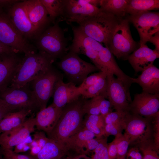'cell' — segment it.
Here are the masks:
<instances>
[{
	"instance_id": "37",
	"label": "cell",
	"mask_w": 159,
	"mask_h": 159,
	"mask_svg": "<svg viewBox=\"0 0 159 159\" xmlns=\"http://www.w3.org/2000/svg\"><path fill=\"white\" fill-rule=\"evenodd\" d=\"M104 137L100 138L96 137L95 138L88 140L85 143L83 148V154L87 155L90 153H93Z\"/></svg>"
},
{
	"instance_id": "1",
	"label": "cell",
	"mask_w": 159,
	"mask_h": 159,
	"mask_svg": "<svg viewBox=\"0 0 159 159\" xmlns=\"http://www.w3.org/2000/svg\"><path fill=\"white\" fill-rule=\"evenodd\" d=\"M85 99L81 95L62 108L56 124L47 135L49 138L65 144L67 140L82 127L85 115L82 109Z\"/></svg>"
},
{
	"instance_id": "40",
	"label": "cell",
	"mask_w": 159,
	"mask_h": 159,
	"mask_svg": "<svg viewBox=\"0 0 159 159\" xmlns=\"http://www.w3.org/2000/svg\"><path fill=\"white\" fill-rule=\"evenodd\" d=\"M36 132L34 134L33 139L37 143L38 146L42 148L47 141L49 138L44 132L39 130Z\"/></svg>"
},
{
	"instance_id": "50",
	"label": "cell",
	"mask_w": 159,
	"mask_h": 159,
	"mask_svg": "<svg viewBox=\"0 0 159 159\" xmlns=\"http://www.w3.org/2000/svg\"><path fill=\"white\" fill-rule=\"evenodd\" d=\"M3 155V158L2 159H10L9 158L7 157L6 156L4 155Z\"/></svg>"
},
{
	"instance_id": "33",
	"label": "cell",
	"mask_w": 159,
	"mask_h": 159,
	"mask_svg": "<svg viewBox=\"0 0 159 159\" xmlns=\"http://www.w3.org/2000/svg\"><path fill=\"white\" fill-rule=\"evenodd\" d=\"M107 138L104 137L94 151L90 159H109L107 152Z\"/></svg>"
},
{
	"instance_id": "43",
	"label": "cell",
	"mask_w": 159,
	"mask_h": 159,
	"mask_svg": "<svg viewBox=\"0 0 159 159\" xmlns=\"http://www.w3.org/2000/svg\"><path fill=\"white\" fill-rule=\"evenodd\" d=\"M20 1L18 0H0V9L4 7L9 8Z\"/></svg>"
},
{
	"instance_id": "13",
	"label": "cell",
	"mask_w": 159,
	"mask_h": 159,
	"mask_svg": "<svg viewBox=\"0 0 159 159\" xmlns=\"http://www.w3.org/2000/svg\"><path fill=\"white\" fill-rule=\"evenodd\" d=\"M100 11L99 8L89 4L87 0H63L60 21H66L69 24L72 22L78 24Z\"/></svg>"
},
{
	"instance_id": "23",
	"label": "cell",
	"mask_w": 159,
	"mask_h": 159,
	"mask_svg": "<svg viewBox=\"0 0 159 159\" xmlns=\"http://www.w3.org/2000/svg\"><path fill=\"white\" fill-rule=\"evenodd\" d=\"M69 151L65 144L49 138L38 153L30 156L34 159H62Z\"/></svg>"
},
{
	"instance_id": "11",
	"label": "cell",
	"mask_w": 159,
	"mask_h": 159,
	"mask_svg": "<svg viewBox=\"0 0 159 159\" xmlns=\"http://www.w3.org/2000/svg\"><path fill=\"white\" fill-rule=\"evenodd\" d=\"M107 99L115 111L129 112L132 102L130 86L112 74L107 76Z\"/></svg>"
},
{
	"instance_id": "48",
	"label": "cell",
	"mask_w": 159,
	"mask_h": 159,
	"mask_svg": "<svg viewBox=\"0 0 159 159\" xmlns=\"http://www.w3.org/2000/svg\"><path fill=\"white\" fill-rule=\"evenodd\" d=\"M3 156V150L2 148L0 146V159H2Z\"/></svg>"
},
{
	"instance_id": "5",
	"label": "cell",
	"mask_w": 159,
	"mask_h": 159,
	"mask_svg": "<svg viewBox=\"0 0 159 159\" xmlns=\"http://www.w3.org/2000/svg\"><path fill=\"white\" fill-rule=\"evenodd\" d=\"M69 81L76 86L80 85L90 73L99 69L94 64L80 58L78 55L68 52L57 63Z\"/></svg>"
},
{
	"instance_id": "34",
	"label": "cell",
	"mask_w": 159,
	"mask_h": 159,
	"mask_svg": "<svg viewBox=\"0 0 159 159\" xmlns=\"http://www.w3.org/2000/svg\"><path fill=\"white\" fill-rule=\"evenodd\" d=\"M106 75L107 74L105 73L99 71L98 72L95 73L87 76L82 83L78 86L80 93L82 91L94 84L99 79Z\"/></svg>"
},
{
	"instance_id": "8",
	"label": "cell",
	"mask_w": 159,
	"mask_h": 159,
	"mask_svg": "<svg viewBox=\"0 0 159 159\" xmlns=\"http://www.w3.org/2000/svg\"><path fill=\"white\" fill-rule=\"evenodd\" d=\"M0 42L12 48L15 53L25 54L36 52L16 29L7 13L0 9Z\"/></svg>"
},
{
	"instance_id": "22",
	"label": "cell",
	"mask_w": 159,
	"mask_h": 159,
	"mask_svg": "<svg viewBox=\"0 0 159 159\" xmlns=\"http://www.w3.org/2000/svg\"><path fill=\"white\" fill-rule=\"evenodd\" d=\"M159 57V52L151 49L145 44L131 54L127 60L135 72L138 73Z\"/></svg>"
},
{
	"instance_id": "38",
	"label": "cell",
	"mask_w": 159,
	"mask_h": 159,
	"mask_svg": "<svg viewBox=\"0 0 159 159\" xmlns=\"http://www.w3.org/2000/svg\"><path fill=\"white\" fill-rule=\"evenodd\" d=\"M100 115L103 117L114 109L110 101L102 96L100 97Z\"/></svg>"
},
{
	"instance_id": "4",
	"label": "cell",
	"mask_w": 159,
	"mask_h": 159,
	"mask_svg": "<svg viewBox=\"0 0 159 159\" xmlns=\"http://www.w3.org/2000/svg\"><path fill=\"white\" fill-rule=\"evenodd\" d=\"M56 21L49 26L37 38V47L55 60L60 59L68 52V40L65 31Z\"/></svg>"
},
{
	"instance_id": "19",
	"label": "cell",
	"mask_w": 159,
	"mask_h": 159,
	"mask_svg": "<svg viewBox=\"0 0 159 159\" xmlns=\"http://www.w3.org/2000/svg\"><path fill=\"white\" fill-rule=\"evenodd\" d=\"M14 52L0 54V93L9 87L22 58Z\"/></svg>"
},
{
	"instance_id": "24",
	"label": "cell",
	"mask_w": 159,
	"mask_h": 159,
	"mask_svg": "<svg viewBox=\"0 0 159 159\" xmlns=\"http://www.w3.org/2000/svg\"><path fill=\"white\" fill-rule=\"evenodd\" d=\"M32 112L30 110L22 109L8 113L0 121V135L20 127Z\"/></svg>"
},
{
	"instance_id": "26",
	"label": "cell",
	"mask_w": 159,
	"mask_h": 159,
	"mask_svg": "<svg viewBox=\"0 0 159 159\" xmlns=\"http://www.w3.org/2000/svg\"><path fill=\"white\" fill-rule=\"evenodd\" d=\"M129 0H100L99 8L101 11L112 14L119 18L125 15Z\"/></svg>"
},
{
	"instance_id": "25",
	"label": "cell",
	"mask_w": 159,
	"mask_h": 159,
	"mask_svg": "<svg viewBox=\"0 0 159 159\" xmlns=\"http://www.w3.org/2000/svg\"><path fill=\"white\" fill-rule=\"evenodd\" d=\"M96 137L95 135L82 127L67 141L65 144L69 151L83 154V148L88 140Z\"/></svg>"
},
{
	"instance_id": "14",
	"label": "cell",
	"mask_w": 159,
	"mask_h": 159,
	"mask_svg": "<svg viewBox=\"0 0 159 159\" xmlns=\"http://www.w3.org/2000/svg\"><path fill=\"white\" fill-rule=\"evenodd\" d=\"M129 112L144 117L155 116L159 114V94L143 92L136 94L130 105Z\"/></svg>"
},
{
	"instance_id": "12",
	"label": "cell",
	"mask_w": 159,
	"mask_h": 159,
	"mask_svg": "<svg viewBox=\"0 0 159 159\" xmlns=\"http://www.w3.org/2000/svg\"><path fill=\"white\" fill-rule=\"evenodd\" d=\"M127 18L133 24L138 33L140 47L146 44L150 38L159 31V12L145 11L130 15Z\"/></svg>"
},
{
	"instance_id": "49",
	"label": "cell",
	"mask_w": 159,
	"mask_h": 159,
	"mask_svg": "<svg viewBox=\"0 0 159 159\" xmlns=\"http://www.w3.org/2000/svg\"><path fill=\"white\" fill-rule=\"evenodd\" d=\"M126 155L117 157L115 159H126Z\"/></svg>"
},
{
	"instance_id": "30",
	"label": "cell",
	"mask_w": 159,
	"mask_h": 159,
	"mask_svg": "<svg viewBox=\"0 0 159 159\" xmlns=\"http://www.w3.org/2000/svg\"><path fill=\"white\" fill-rule=\"evenodd\" d=\"M135 146L142 153L143 159H159V148L155 144L153 139L142 142Z\"/></svg>"
},
{
	"instance_id": "32",
	"label": "cell",
	"mask_w": 159,
	"mask_h": 159,
	"mask_svg": "<svg viewBox=\"0 0 159 159\" xmlns=\"http://www.w3.org/2000/svg\"><path fill=\"white\" fill-rule=\"evenodd\" d=\"M127 112L117 111L110 112L104 117L105 123L119 125L124 129L126 116Z\"/></svg>"
},
{
	"instance_id": "17",
	"label": "cell",
	"mask_w": 159,
	"mask_h": 159,
	"mask_svg": "<svg viewBox=\"0 0 159 159\" xmlns=\"http://www.w3.org/2000/svg\"><path fill=\"white\" fill-rule=\"evenodd\" d=\"M23 2L28 17L39 36L52 22L47 12L40 0H24Z\"/></svg>"
},
{
	"instance_id": "46",
	"label": "cell",
	"mask_w": 159,
	"mask_h": 159,
	"mask_svg": "<svg viewBox=\"0 0 159 159\" xmlns=\"http://www.w3.org/2000/svg\"><path fill=\"white\" fill-rule=\"evenodd\" d=\"M12 52H15L12 48L5 45L0 42V54Z\"/></svg>"
},
{
	"instance_id": "44",
	"label": "cell",
	"mask_w": 159,
	"mask_h": 159,
	"mask_svg": "<svg viewBox=\"0 0 159 159\" xmlns=\"http://www.w3.org/2000/svg\"><path fill=\"white\" fill-rule=\"evenodd\" d=\"M153 44L155 47L154 49L159 52V31L156 33L149 39V41Z\"/></svg>"
},
{
	"instance_id": "15",
	"label": "cell",
	"mask_w": 159,
	"mask_h": 159,
	"mask_svg": "<svg viewBox=\"0 0 159 159\" xmlns=\"http://www.w3.org/2000/svg\"><path fill=\"white\" fill-rule=\"evenodd\" d=\"M7 13L14 25L26 39L38 37L37 32L27 15L23 1L9 8Z\"/></svg>"
},
{
	"instance_id": "7",
	"label": "cell",
	"mask_w": 159,
	"mask_h": 159,
	"mask_svg": "<svg viewBox=\"0 0 159 159\" xmlns=\"http://www.w3.org/2000/svg\"><path fill=\"white\" fill-rule=\"evenodd\" d=\"M154 117H146L130 112L127 113L123 135L128 140L129 145L135 146L142 142L153 139Z\"/></svg>"
},
{
	"instance_id": "18",
	"label": "cell",
	"mask_w": 159,
	"mask_h": 159,
	"mask_svg": "<svg viewBox=\"0 0 159 159\" xmlns=\"http://www.w3.org/2000/svg\"><path fill=\"white\" fill-rule=\"evenodd\" d=\"M81 95L78 86L71 82L65 83L63 77L57 80L55 84L52 97V103L56 107L62 108L67 104L72 102Z\"/></svg>"
},
{
	"instance_id": "28",
	"label": "cell",
	"mask_w": 159,
	"mask_h": 159,
	"mask_svg": "<svg viewBox=\"0 0 159 159\" xmlns=\"http://www.w3.org/2000/svg\"><path fill=\"white\" fill-rule=\"evenodd\" d=\"M107 76L99 79L94 84L81 92V95L85 99H91L98 96L107 99Z\"/></svg>"
},
{
	"instance_id": "9",
	"label": "cell",
	"mask_w": 159,
	"mask_h": 159,
	"mask_svg": "<svg viewBox=\"0 0 159 159\" xmlns=\"http://www.w3.org/2000/svg\"><path fill=\"white\" fill-rule=\"evenodd\" d=\"M0 97L14 111L39 110L38 103L29 83L20 87L9 86L0 93Z\"/></svg>"
},
{
	"instance_id": "39",
	"label": "cell",
	"mask_w": 159,
	"mask_h": 159,
	"mask_svg": "<svg viewBox=\"0 0 159 159\" xmlns=\"http://www.w3.org/2000/svg\"><path fill=\"white\" fill-rule=\"evenodd\" d=\"M117 138L116 136L113 140L108 144L107 152L109 159H115L117 157Z\"/></svg>"
},
{
	"instance_id": "20",
	"label": "cell",
	"mask_w": 159,
	"mask_h": 159,
	"mask_svg": "<svg viewBox=\"0 0 159 159\" xmlns=\"http://www.w3.org/2000/svg\"><path fill=\"white\" fill-rule=\"evenodd\" d=\"M133 83L138 84L143 92L159 94V69L152 62L145 67L137 78L132 77Z\"/></svg>"
},
{
	"instance_id": "3",
	"label": "cell",
	"mask_w": 159,
	"mask_h": 159,
	"mask_svg": "<svg viewBox=\"0 0 159 159\" xmlns=\"http://www.w3.org/2000/svg\"><path fill=\"white\" fill-rule=\"evenodd\" d=\"M123 18L100 11L84 20L78 26L85 35L104 44L108 48L112 35Z\"/></svg>"
},
{
	"instance_id": "16",
	"label": "cell",
	"mask_w": 159,
	"mask_h": 159,
	"mask_svg": "<svg viewBox=\"0 0 159 159\" xmlns=\"http://www.w3.org/2000/svg\"><path fill=\"white\" fill-rule=\"evenodd\" d=\"M35 127V118L32 116L18 128L0 135V146L3 150H12L13 147L24 142L30 135Z\"/></svg>"
},
{
	"instance_id": "21",
	"label": "cell",
	"mask_w": 159,
	"mask_h": 159,
	"mask_svg": "<svg viewBox=\"0 0 159 159\" xmlns=\"http://www.w3.org/2000/svg\"><path fill=\"white\" fill-rule=\"evenodd\" d=\"M62 109L58 108L51 104L48 107L38 111L34 117L35 127L38 130L48 134L56 124Z\"/></svg>"
},
{
	"instance_id": "36",
	"label": "cell",
	"mask_w": 159,
	"mask_h": 159,
	"mask_svg": "<svg viewBox=\"0 0 159 159\" xmlns=\"http://www.w3.org/2000/svg\"><path fill=\"white\" fill-rule=\"evenodd\" d=\"M123 127L119 125L108 124H105L104 128V137L107 138L111 135L115 136L122 134Z\"/></svg>"
},
{
	"instance_id": "35",
	"label": "cell",
	"mask_w": 159,
	"mask_h": 159,
	"mask_svg": "<svg viewBox=\"0 0 159 159\" xmlns=\"http://www.w3.org/2000/svg\"><path fill=\"white\" fill-rule=\"evenodd\" d=\"M115 136L117 138V157L126 155L130 144L128 140L122 134Z\"/></svg>"
},
{
	"instance_id": "29",
	"label": "cell",
	"mask_w": 159,
	"mask_h": 159,
	"mask_svg": "<svg viewBox=\"0 0 159 159\" xmlns=\"http://www.w3.org/2000/svg\"><path fill=\"white\" fill-rule=\"evenodd\" d=\"M44 6L52 22L54 24L56 19L60 21L63 10V0H40Z\"/></svg>"
},
{
	"instance_id": "27",
	"label": "cell",
	"mask_w": 159,
	"mask_h": 159,
	"mask_svg": "<svg viewBox=\"0 0 159 159\" xmlns=\"http://www.w3.org/2000/svg\"><path fill=\"white\" fill-rule=\"evenodd\" d=\"M159 9L158 0H129L126 14L134 15Z\"/></svg>"
},
{
	"instance_id": "42",
	"label": "cell",
	"mask_w": 159,
	"mask_h": 159,
	"mask_svg": "<svg viewBox=\"0 0 159 159\" xmlns=\"http://www.w3.org/2000/svg\"><path fill=\"white\" fill-rule=\"evenodd\" d=\"M14 111L0 97V121L8 113Z\"/></svg>"
},
{
	"instance_id": "2",
	"label": "cell",
	"mask_w": 159,
	"mask_h": 159,
	"mask_svg": "<svg viewBox=\"0 0 159 159\" xmlns=\"http://www.w3.org/2000/svg\"><path fill=\"white\" fill-rule=\"evenodd\" d=\"M55 61L40 51L25 54L9 86L19 88L29 83L51 67Z\"/></svg>"
},
{
	"instance_id": "41",
	"label": "cell",
	"mask_w": 159,
	"mask_h": 159,
	"mask_svg": "<svg viewBox=\"0 0 159 159\" xmlns=\"http://www.w3.org/2000/svg\"><path fill=\"white\" fill-rule=\"evenodd\" d=\"M153 139L155 143L159 148V114L153 117Z\"/></svg>"
},
{
	"instance_id": "6",
	"label": "cell",
	"mask_w": 159,
	"mask_h": 159,
	"mask_svg": "<svg viewBox=\"0 0 159 159\" xmlns=\"http://www.w3.org/2000/svg\"><path fill=\"white\" fill-rule=\"evenodd\" d=\"M138 47V44L132 36L130 22L127 18H122L112 35L108 48L117 58L126 60Z\"/></svg>"
},
{
	"instance_id": "47",
	"label": "cell",
	"mask_w": 159,
	"mask_h": 159,
	"mask_svg": "<svg viewBox=\"0 0 159 159\" xmlns=\"http://www.w3.org/2000/svg\"><path fill=\"white\" fill-rule=\"evenodd\" d=\"M2 150L4 155L10 159H17L11 155L10 151V149Z\"/></svg>"
},
{
	"instance_id": "31",
	"label": "cell",
	"mask_w": 159,
	"mask_h": 159,
	"mask_svg": "<svg viewBox=\"0 0 159 159\" xmlns=\"http://www.w3.org/2000/svg\"><path fill=\"white\" fill-rule=\"evenodd\" d=\"M100 96H97L89 100L84 99L82 104V109L85 115H100Z\"/></svg>"
},
{
	"instance_id": "10",
	"label": "cell",
	"mask_w": 159,
	"mask_h": 159,
	"mask_svg": "<svg viewBox=\"0 0 159 159\" xmlns=\"http://www.w3.org/2000/svg\"><path fill=\"white\" fill-rule=\"evenodd\" d=\"M62 77V75L52 66L29 83L37 100L39 110L47 107L52 97L55 84Z\"/></svg>"
},
{
	"instance_id": "45",
	"label": "cell",
	"mask_w": 159,
	"mask_h": 159,
	"mask_svg": "<svg viewBox=\"0 0 159 159\" xmlns=\"http://www.w3.org/2000/svg\"><path fill=\"white\" fill-rule=\"evenodd\" d=\"M66 159H90V157L84 154L75 153V154L69 156Z\"/></svg>"
}]
</instances>
